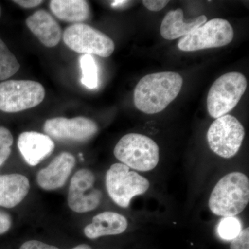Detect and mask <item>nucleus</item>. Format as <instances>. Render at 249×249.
<instances>
[{
  "mask_svg": "<svg viewBox=\"0 0 249 249\" xmlns=\"http://www.w3.org/2000/svg\"><path fill=\"white\" fill-rule=\"evenodd\" d=\"M127 226V220L122 214L104 212L93 217L91 224L85 228L84 233L88 238L95 240L103 236L123 233Z\"/></svg>",
  "mask_w": 249,
  "mask_h": 249,
  "instance_id": "f3484780",
  "label": "nucleus"
},
{
  "mask_svg": "<svg viewBox=\"0 0 249 249\" xmlns=\"http://www.w3.org/2000/svg\"><path fill=\"white\" fill-rule=\"evenodd\" d=\"M14 2L25 9H31L38 6L43 1L40 0H14Z\"/></svg>",
  "mask_w": 249,
  "mask_h": 249,
  "instance_id": "bb28decb",
  "label": "nucleus"
},
{
  "mask_svg": "<svg viewBox=\"0 0 249 249\" xmlns=\"http://www.w3.org/2000/svg\"><path fill=\"white\" fill-rule=\"evenodd\" d=\"M80 66L83 73L81 82L89 89L98 87V67L94 58L89 54H83L80 57Z\"/></svg>",
  "mask_w": 249,
  "mask_h": 249,
  "instance_id": "aec40b11",
  "label": "nucleus"
},
{
  "mask_svg": "<svg viewBox=\"0 0 249 249\" xmlns=\"http://www.w3.org/2000/svg\"><path fill=\"white\" fill-rule=\"evenodd\" d=\"M65 45L77 53L110 56L115 49L114 41L103 32L88 24H73L63 33Z\"/></svg>",
  "mask_w": 249,
  "mask_h": 249,
  "instance_id": "1a4fd4ad",
  "label": "nucleus"
},
{
  "mask_svg": "<svg viewBox=\"0 0 249 249\" xmlns=\"http://www.w3.org/2000/svg\"><path fill=\"white\" fill-rule=\"evenodd\" d=\"M14 143L12 134L6 127H0V149L11 148Z\"/></svg>",
  "mask_w": 249,
  "mask_h": 249,
  "instance_id": "5701e85b",
  "label": "nucleus"
},
{
  "mask_svg": "<svg viewBox=\"0 0 249 249\" xmlns=\"http://www.w3.org/2000/svg\"><path fill=\"white\" fill-rule=\"evenodd\" d=\"M18 147L27 164L36 166L52 155L55 143L47 134L24 132L18 137Z\"/></svg>",
  "mask_w": 249,
  "mask_h": 249,
  "instance_id": "ddd939ff",
  "label": "nucleus"
},
{
  "mask_svg": "<svg viewBox=\"0 0 249 249\" xmlns=\"http://www.w3.org/2000/svg\"><path fill=\"white\" fill-rule=\"evenodd\" d=\"M11 153V148L0 149V166L4 164V162L9 158Z\"/></svg>",
  "mask_w": 249,
  "mask_h": 249,
  "instance_id": "cd10ccee",
  "label": "nucleus"
},
{
  "mask_svg": "<svg viewBox=\"0 0 249 249\" xmlns=\"http://www.w3.org/2000/svg\"><path fill=\"white\" fill-rule=\"evenodd\" d=\"M30 189L27 177L21 174L0 175V206L14 208L26 197Z\"/></svg>",
  "mask_w": 249,
  "mask_h": 249,
  "instance_id": "dca6fc26",
  "label": "nucleus"
},
{
  "mask_svg": "<svg viewBox=\"0 0 249 249\" xmlns=\"http://www.w3.org/2000/svg\"><path fill=\"white\" fill-rule=\"evenodd\" d=\"M49 6L58 19L67 22H85L91 15L89 3L84 0H52Z\"/></svg>",
  "mask_w": 249,
  "mask_h": 249,
  "instance_id": "a211bd4d",
  "label": "nucleus"
},
{
  "mask_svg": "<svg viewBox=\"0 0 249 249\" xmlns=\"http://www.w3.org/2000/svg\"><path fill=\"white\" fill-rule=\"evenodd\" d=\"M182 9H178L169 11L163 18L160 25V35L165 40H173L184 37L191 34L196 28L207 22L206 16H199L193 19L183 21Z\"/></svg>",
  "mask_w": 249,
  "mask_h": 249,
  "instance_id": "2eb2a0df",
  "label": "nucleus"
},
{
  "mask_svg": "<svg viewBox=\"0 0 249 249\" xmlns=\"http://www.w3.org/2000/svg\"><path fill=\"white\" fill-rule=\"evenodd\" d=\"M126 2H127V1H114V2L112 3L111 6H114V7H118V6H120V5H123L125 4Z\"/></svg>",
  "mask_w": 249,
  "mask_h": 249,
  "instance_id": "c756f323",
  "label": "nucleus"
},
{
  "mask_svg": "<svg viewBox=\"0 0 249 249\" xmlns=\"http://www.w3.org/2000/svg\"><path fill=\"white\" fill-rule=\"evenodd\" d=\"M17 58L0 39V80H7L19 70Z\"/></svg>",
  "mask_w": 249,
  "mask_h": 249,
  "instance_id": "6ab92c4d",
  "label": "nucleus"
},
{
  "mask_svg": "<svg viewBox=\"0 0 249 249\" xmlns=\"http://www.w3.org/2000/svg\"><path fill=\"white\" fill-rule=\"evenodd\" d=\"M108 194L118 206L127 208L132 198L144 194L148 190V180L123 163H114L106 177Z\"/></svg>",
  "mask_w": 249,
  "mask_h": 249,
  "instance_id": "39448f33",
  "label": "nucleus"
},
{
  "mask_svg": "<svg viewBox=\"0 0 249 249\" xmlns=\"http://www.w3.org/2000/svg\"><path fill=\"white\" fill-rule=\"evenodd\" d=\"M114 156L123 164L139 171H150L160 160V148L150 137L140 134L124 136L114 150Z\"/></svg>",
  "mask_w": 249,
  "mask_h": 249,
  "instance_id": "7ed1b4c3",
  "label": "nucleus"
},
{
  "mask_svg": "<svg viewBox=\"0 0 249 249\" xmlns=\"http://www.w3.org/2000/svg\"><path fill=\"white\" fill-rule=\"evenodd\" d=\"M183 82L181 75L175 72L146 75L139 80L134 89V106L145 114L160 113L178 97Z\"/></svg>",
  "mask_w": 249,
  "mask_h": 249,
  "instance_id": "f257e3e1",
  "label": "nucleus"
},
{
  "mask_svg": "<svg viewBox=\"0 0 249 249\" xmlns=\"http://www.w3.org/2000/svg\"><path fill=\"white\" fill-rule=\"evenodd\" d=\"M249 201V178L245 174L234 172L218 181L210 196L209 206L215 215L235 217L245 210Z\"/></svg>",
  "mask_w": 249,
  "mask_h": 249,
  "instance_id": "f03ea898",
  "label": "nucleus"
},
{
  "mask_svg": "<svg viewBox=\"0 0 249 249\" xmlns=\"http://www.w3.org/2000/svg\"><path fill=\"white\" fill-rule=\"evenodd\" d=\"M12 224L11 218L9 214L0 211V235L5 233L9 230Z\"/></svg>",
  "mask_w": 249,
  "mask_h": 249,
  "instance_id": "a878e982",
  "label": "nucleus"
},
{
  "mask_svg": "<svg viewBox=\"0 0 249 249\" xmlns=\"http://www.w3.org/2000/svg\"><path fill=\"white\" fill-rule=\"evenodd\" d=\"M19 249H60L55 246L47 245L37 240H29L23 243Z\"/></svg>",
  "mask_w": 249,
  "mask_h": 249,
  "instance_id": "b1692460",
  "label": "nucleus"
},
{
  "mask_svg": "<svg viewBox=\"0 0 249 249\" xmlns=\"http://www.w3.org/2000/svg\"><path fill=\"white\" fill-rule=\"evenodd\" d=\"M219 237L226 240H232L242 231V224L235 217H224L218 226Z\"/></svg>",
  "mask_w": 249,
  "mask_h": 249,
  "instance_id": "412c9836",
  "label": "nucleus"
},
{
  "mask_svg": "<svg viewBox=\"0 0 249 249\" xmlns=\"http://www.w3.org/2000/svg\"><path fill=\"white\" fill-rule=\"evenodd\" d=\"M233 37V29L229 21L214 18L180 39L178 48L183 52L217 48L229 45Z\"/></svg>",
  "mask_w": 249,
  "mask_h": 249,
  "instance_id": "6e6552de",
  "label": "nucleus"
},
{
  "mask_svg": "<svg viewBox=\"0 0 249 249\" xmlns=\"http://www.w3.org/2000/svg\"><path fill=\"white\" fill-rule=\"evenodd\" d=\"M45 97V89L38 82L10 80L0 83V110L16 113L38 106Z\"/></svg>",
  "mask_w": 249,
  "mask_h": 249,
  "instance_id": "423d86ee",
  "label": "nucleus"
},
{
  "mask_svg": "<svg viewBox=\"0 0 249 249\" xmlns=\"http://www.w3.org/2000/svg\"><path fill=\"white\" fill-rule=\"evenodd\" d=\"M95 177L88 169L77 171L71 178L67 201L72 211L79 213L96 209L101 204L102 193L93 188Z\"/></svg>",
  "mask_w": 249,
  "mask_h": 249,
  "instance_id": "9d476101",
  "label": "nucleus"
},
{
  "mask_svg": "<svg viewBox=\"0 0 249 249\" xmlns=\"http://www.w3.org/2000/svg\"><path fill=\"white\" fill-rule=\"evenodd\" d=\"M245 129L235 117L226 114L213 121L207 132L210 147L216 155L224 159L233 157L240 150Z\"/></svg>",
  "mask_w": 249,
  "mask_h": 249,
  "instance_id": "0eeeda50",
  "label": "nucleus"
},
{
  "mask_svg": "<svg viewBox=\"0 0 249 249\" xmlns=\"http://www.w3.org/2000/svg\"><path fill=\"white\" fill-rule=\"evenodd\" d=\"M31 32L45 47H54L62 38V29L55 19L45 10L40 9L26 19Z\"/></svg>",
  "mask_w": 249,
  "mask_h": 249,
  "instance_id": "4468645a",
  "label": "nucleus"
},
{
  "mask_svg": "<svg viewBox=\"0 0 249 249\" xmlns=\"http://www.w3.org/2000/svg\"><path fill=\"white\" fill-rule=\"evenodd\" d=\"M247 88V80L242 73L230 72L217 78L207 96L210 116L217 119L236 107Z\"/></svg>",
  "mask_w": 249,
  "mask_h": 249,
  "instance_id": "20e7f679",
  "label": "nucleus"
},
{
  "mask_svg": "<svg viewBox=\"0 0 249 249\" xmlns=\"http://www.w3.org/2000/svg\"><path fill=\"white\" fill-rule=\"evenodd\" d=\"M145 7L150 11L157 12L163 9L169 3L165 0H144L142 1Z\"/></svg>",
  "mask_w": 249,
  "mask_h": 249,
  "instance_id": "393cba45",
  "label": "nucleus"
},
{
  "mask_svg": "<svg viewBox=\"0 0 249 249\" xmlns=\"http://www.w3.org/2000/svg\"><path fill=\"white\" fill-rule=\"evenodd\" d=\"M231 249H249V229H243L238 235L232 239Z\"/></svg>",
  "mask_w": 249,
  "mask_h": 249,
  "instance_id": "4be33fe9",
  "label": "nucleus"
},
{
  "mask_svg": "<svg viewBox=\"0 0 249 249\" xmlns=\"http://www.w3.org/2000/svg\"><path fill=\"white\" fill-rule=\"evenodd\" d=\"M71 249H92L90 246L85 245V244H82V245L76 246Z\"/></svg>",
  "mask_w": 249,
  "mask_h": 249,
  "instance_id": "c85d7f7f",
  "label": "nucleus"
},
{
  "mask_svg": "<svg viewBox=\"0 0 249 249\" xmlns=\"http://www.w3.org/2000/svg\"><path fill=\"white\" fill-rule=\"evenodd\" d=\"M75 163L76 160L71 154L62 152L53 159L48 166L38 172L37 184L45 191H53L61 188L67 182Z\"/></svg>",
  "mask_w": 249,
  "mask_h": 249,
  "instance_id": "f8f14e48",
  "label": "nucleus"
},
{
  "mask_svg": "<svg viewBox=\"0 0 249 249\" xmlns=\"http://www.w3.org/2000/svg\"><path fill=\"white\" fill-rule=\"evenodd\" d=\"M44 131L50 138L63 142H85L97 134L98 124L86 117L53 118L46 121Z\"/></svg>",
  "mask_w": 249,
  "mask_h": 249,
  "instance_id": "9b49d317",
  "label": "nucleus"
},
{
  "mask_svg": "<svg viewBox=\"0 0 249 249\" xmlns=\"http://www.w3.org/2000/svg\"><path fill=\"white\" fill-rule=\"evenodd\" d=\"M1 6H0V17H1Z\"/></svg>",
  "mask_w": 249,
  "mask_h": 249,
  "instance_id": "7c9ffc66",
  "label": "nucleus"
}]
</instances>
